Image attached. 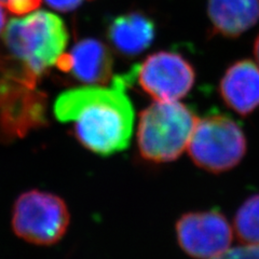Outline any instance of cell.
I'll list each match as a JSON object with an SVG mask.
<instances>
[{
  "label": "cell",
  "instance_id": "cell-1",
  "mask_svg": "<svg viewBox=\"0 0 259 259\" xmlns=\"http://www.w3.org/2000/svg\"><path fill=\"white\" fill-rule=\"evenodd\" d=\"M134 71L112 79L111 87L90 84L69 89L54 103V116L71 123L72 133L84 148L110 156L127 148L134 125V108L126 87Z\"/></svg>",
  "mask_w": 259,
  "mask_h": 259
},
{
  "label": "cell",
  "instance_id": "cell-2",
  "mask_svg": "<svg viewBox=\"0 0 259 259\" xmlns=\"http://www.w3.org/2000/svg\"><path fill=\"white\" fill-rule=\"evenodd\" d=\"M68 39L65 23L52 12L36 10L12 19L3 31L0 70L7 78L36 87L65 53Z\"/></svg>",
  "mask_w": 259,
  "mask_h": 259
},
{
  "label": "cell",
  "instance_id": "cell-3",
  "mask_svg": "<svg viewBox=\"0 0 259 259\" xmlns=\"http://www.w3.org/2000/svg\"><path fill=\"white\" fill-rule=\"evenodd\" d=\"M198 118L180 102H156L140 115L137 145L141 156L155 163L173 162L188 148Z\"/></svg>",
  "mask_w": 259,
  "mask_h": 259
},
{
  "label": "cell",
  "instance_id": "cell-4",
  "mask_svg": "<svg viewBox=\"0 0 259 259\" xmlns=\"http://www.w3.org/2000/svg\"><path fill=\"white\" fill-rule=\"evenodd\" d=\"M188 151L193 163L210 173H223L237 166L246 152V139L230 117L214 113L199 119Z\"/></svg>",
  "mask_w": 259,
  "mask_h": 259
},
{
  "label": "cell",
  "instance_id": "cell-5",
  "mask_svg": "<svg viewBox=\"0 0 259 259\" xmlns=\"http://www.w3.org/2000/svg\"><path fill=\"white\" fill-rule=\"evenodd\" d=\"M70 214L64 200L54 193L29 190L16 199L12 228L16 236L36 245H53L66 233Z\"/></svg>",
  "mask_w": 259,
  "mask_h": 259
},
{
  "label": "cell",
  "instance_id": "cell-6",
  "mask_svg": "<svg viewBox=\"0 0 259 259\" xmlns=\"http://www.w3.org/2000/svg\"><path fill=\"white\" fill-rule=\"evenodd\" d=\"M134 76L156 102H178L189 93L196 80L191 64L183 55L169 51L150 54L134 69Z\"/></svg>",
  "mask_w": 259,
  "mask_h": 259
},
{
  "label": "cell",
  "instance_id": "cell-7",
  "mask_svg": "<svg viewBox=\"0 0 259 259\" xmlns=\"http://www.w3.org/2000/svg\"><path fill=\"white\" fill-rule=\"evenodd\" d=\"M45 95L10 78L0 81V141L23 139L47 123Z\"/></svg>",
  "mask_w": 259,
  "mask_h": 259
},
{
  "label": "cell",
  "instance_id": "cell-8",
  "mask_svg": "<svg viewBox=\"0 0 259 259\" xmlns=\"http://www.w3.org/2000/svg\"><path fill=\"white\" fill-rule=\"evenodd\" d=\"M178 245L192 258L209 259L230 248L233 231L217 210L189 212L176 223Z\"/></svg>",
  "mask_w": 259,
  "mask_h": 259
},
{
  "label": "cell",
  "instance_id": "cell-9",
  "mask_svg": "<svg viewBox=\"0 0 259 259\" xmlns=\"http://www.w3.org/2000/svg\"><path fill=\"white\" fill-rule=\"evenodd\" d=\"M55 66L80 82L104 84L111 79L113 60L106 45L99 39L84 38L76 42L69 53H64Z\"/></svg>",
  "mask_w": 259,
  "mask_h": 259
},
{
  "label": "cell",
  "instance_id": "cell-10",
  "mask_svg": "<svg viewBox=\"0 0 259 259\" xmlns=\"http://www.w3.org/2000/svg\"><path fill=\"white\" fill-rule=\"evenodd\" d=\"M225 104L241 116H247L259 107V66L249 60H241L227 68L220 83Z\"/></svg>",
  "mask_w": 259,
  "mask_h": 259
},
{
  "label": "cell",
  "instance_id": "cell-11",
  "mask_svg": "<svg viewBox=\"0 0 259 259\" xmlns=\"http://www.w3.org/2000/svg\"><path fill=\"white\" fill-rule=\"evenodd\" d=\"M107 38L118 53L136 56L147 50L155 40V22L142 12L121 14L110 22Z\"/></svg>",
  "mask_w": 259,
  "mask_h": 259
},
{
  "label": "cell",
  "instance_id": "cell-12",
  "mask_svg": "<svg viewBox=\"0 0 259 259\" xmlns=\"http://www.w3.org/2000/svg\"><path fill=\"white\" fill-rule=\"evenodd\" d=\"M207 15L216 34L236 38L259 22V0H208Z\"/></svg>",
  "mask_w": 259,
  "mask_h": 259
},
{
  "label": "cell",
  "instance_id": "cell-13",
  "mask_svg": "<svg viewBox=\"0 0 259 259\" xmlns=\"http://www.w3.org/2000/svg\"><path fill=\"white\" fill-rule=\"evenodd\" d=\"M234 231L245 244H259V193L248 198L238 209Z\"/></svg>",
  "mask_w": 259,
  "mask_h": 259
},
{
  "label": "cell",
  "instance_id": "cell-14",
  "mask_svg": "<svg viewBox=\"0 0 259 259\" xmlns=\"http://www.w3.org/2000/svg\"><path fill=\"white\" fill-rule=\"evenodd\" d=\"M0 4L13 14L24 15L36 11L41 0H0Z\"/></svg>",
  "mask_w": 259,
  "mask_h": 259
},
{
  "label": "cell",
  "instance_id": "cell-15",
  "mask_svg": "<svg viewBox=\"0 0 259 259\" xmlns=\"http://www.w3.org/2000/svg\"><path fill=\"white\" fill-rule=\"evenodd\" d=\"M84 0H45V3L54 10L61 12H70L82 5Z\"/></svg>",
  "mask_w": 259,
  "mask_h": 259
},
{
  "label": "cell",
  "instance_id": "cell-16",
  "mask_svg": "<svg viewBox=\"0 0 259 259\" xmlns=\"http://www.w3.org/2000/svg\"><path fill=\"white\" fill-rule=\"evenodd\" d=\"M4 6L0 4V34L4 31L6 25V12L4 10Z\"/></svg>",
  "mask_w": 259,
  "mask_h": 259
},
{
  "label": "cell",
  "instance_id": "cell-17",
  "mask_svg": "<svg viewBox=\"0 0 259 259\" xmlns=\"http://www.w3.org/2000/svg\"><path fill=\"white\" fill-rule=\"evenodd\" d=\"M254 56H255L256 63L259 66V35L257 36V38L255 39V42H254Z\"/></svg>",
  "mask_w": 259,
  "mask_h": 259
}]
</instances>
